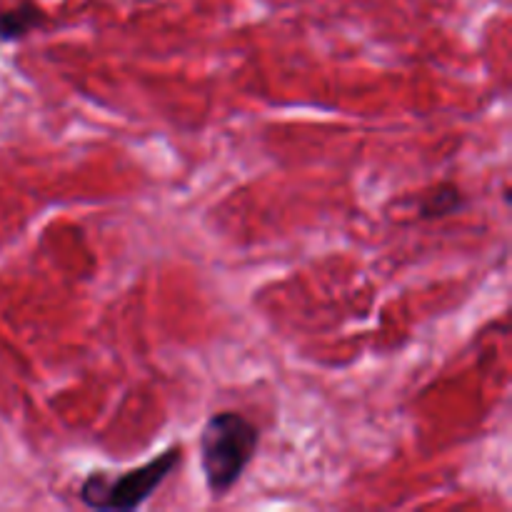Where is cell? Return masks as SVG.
Returning <instances> with one entry per match:
<instances>
[{"label": "cell", "instance_id": "obj_2", "mask_svg": "<svg viewBox=\"0 0 512 512\" xmlns=\"http://www.w3.org/2000/svg\"><path fill=\"white\" fill-rule=\"evenodd\" d=\"M180 458H183V448L170 445V448H165L163 453L155 455L148 463L123 470L118 475H110L105 470H93L78 490L80 503L90 510H138L145 500L153 498L155 490L178 468Z\"/></svg>", "mask_w": 512, "mask_h": 512}, {"label": "cell", "instance_id": "obj_1", "mask_svg": "<svg viewBox=\"0 0 512 512\" xmlns=\"http://www.w3.org/2000/svg\"><path fill=\"white\" fill-rule=\"evenodd\" d=\"M260 445L258 425L243 413L220 410L200 428L198 460L205 490L213 500H223L238 485Z\"/></svg>", "mask_w": 512, "mask_h": 512}, {"label": "cell", "instance_id": "obj_3", "mask_svg": "<svg viewBox=\"0 0 512 512\" xmlns=\"http://www.w3.org/2000/svg\"><path fill=\"white\" fill-rule=\"evenodd\" d=\"M48 20L45 10L33 0L0 10V43H18Z\"/></svg>", "mask_w": 512, "mask_h": 512}, {"label": "cell", "instance_id": "obj_4", "mask_svg": "<svg viewBox=\"0 0 512 512\" xmlns=\"http://www.w3.org/2000/svg\"><path fill=\"white\" fill-rule=\"evenodd\" d=\"M468 205V198L455 183H440L420 198L418 218L420 220H443L460 213Z\"/></svg>", "mask_w": 512, "mask_h": 512}]
</instances>
